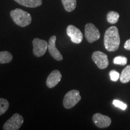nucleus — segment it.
Returning a JSON list of instances; mask_svg holds the SVG:
<instances>
[{
    "label": "nucleus",
    "mask_w": 130,
    "mask_h": 130,
    "mask_svg": "<svg viewBox=\"0 0 130 130\" xmlns=\"http://www.w3.org/2000/svg\"><path fill=\"white\" fill-rule=\"evenodd\" d=\"M120 36L118 28L115 26H112L106 30L104 38L105 48L108 51H115L119 48Z\"/></svg>",
    "instance_id": "f257e3e1"
},
{
    "label": "nucleus",
    "mask_w": 130,
    "mask_h": 130,
    "mask_svg": "<svg viewBox=\"0 0 130 130\" xmlns=\"http://www.w3.org/2000/svg\"><path fill=\"white\" fill-rule=\"evenodd\" d=\"M9 107V103L6 99L0 98V116L5 113Z\"/></svg>",
    "instance_id": "f3484780"
},
{
    "label": "nucleus",
    "mask_w": 130,
    "mask_h": 130,
    "mask_svg": "<svg viewBox=\"0 0 130 130\" xmlns=\"http://www.w3.org/2000/svg\"><path fill=\"white\" fill-rule=\"evenodd\" d=\"M13 56L9 52L4 51L0 52V64L9 63L12 61Z\"/></svg>",
    "instance_id": "2eb2a0df"
},
{
    "label": "nucleus",
    "mask_w": 130,
    "mask_h": 130,
    "mask_svg": "<svg viewBox=\"0 0 130 130\" xmlns=\"http://www.w3.org/2000/svg\"><path fill=\"white\" fill-rule=\"evenodd\" d=\"M24 122V118L19 113L14 114L3 126L4 130H18Z\"/></svg>",
    "instance_id": "20e7f679"
},
{
    "label": "nucleus",
    "mask_w": 130,
    "mask_h": 130,
    "mask_svg": "<svg viewBox=\"0 0 130 130\" xmlns=\"http://www.w3.org/2000/svg\"><path fill=\"white\" fill-rule=\"evenodd\" d=\"M120 81L122 83H127L130 81V64L126 66L120 75Z\"/></svg>",
    "instance_id": "4468645a"
},
{
    "label": "nucleus",
    "mask_w": 130,
    "mask_h": 130,
    "mask_svg": "<svg viewBox=\"0 0 130 130\" xmlns=\"http://www.w3.org/2000/svg\"><path fill=\"white\" fill-rule=\"evenodd\" d=\"M21 6L27 7L35 8L41 6L42 4V0H14Z\"/></svg>",
    "instance_id": "f8f14e48"
},
{
    "label": "nucleus",
    "mask_w": 130,
    "mask_h": 130,
    "mask_svg": "<svg viewBox=\"0 0 130 130\" xmlns=\"http://www.w3.org/2000/svg\"><path fill=\"white\" fill-rule=\"evenodd\" d=\"M84 34L86 39L89 43H93L96 41L101 36L100 31L92 23H88L85 25Z\"/></svg>",
    "instance_id": "39448f33"
},
{
    "label": "nucleus",
    "mask_w": 130,
    "mask_h": 130,
    "mask_svg": "<svg viewBox=\"0 0 130 130\" xmlns=\"http://www.w3.org/2000/svg\"><path fill=\"white\" fill-rule=\"evenodd\" d=\"M110 77L112 81L116 82L119 79L120 74L119 73L116 71H115V70H112V71L110 72Z\"/></svg>",
    "instance_id": "aec40b11"
},
{
    "label": "nucleus",
    "mask_w": 130,
    "mask_h": 130,
    "mask_svg": "<svg viewBox=\"0 0 130 130\" xmlns=\"http://www.w3.org/2000/svg\"><path fill=\"white\" fill-rule=\"evenodd\" d=\"M92 120H93L94 124L97 127L100 128L108 127L111 123V119L110 117L99 113H96L93 115Z\"/></svg>",
    "instance_id": "1a4fd4ad"
},
{
    "label": "nucleus",
    "mask_w": 130,
    "mask_h": 130,
    "mask_svg": "<svg viewBox=\"0 0 130 130\" xmlns=\"http://www.w3.org/2000/svg\"><path fill=\"white\" fill-rule=\"evenodd\" d=\"M65 10L68 12L74 11L77 6V0H61Z\"/></svg>",
    "instance_id": "ddd939ff"
},
{
    "label": "nucleus",
    "mask_w": 130,
    "mask_h": 130,
    "mask_svg": "<svg viewBox=\"0 0 130 130\" xmlns=\"http://www.w3.org/2000/svg\"><path fill=\"white\" fill-rule=\"evenodd\" d=\"M32 45H33L32 52L34 55L37 57H40L44 56L45 54L46 53V50L48 49V43L45 40L35 38L32 40Z\"/></svg>",
    "instance_id": "423d86ee"
},
{
    "label": "nucleus",
    "mask_w": 130,
    "mask_h": 130,
    "mask_svg": "<svg viewBox=\"0 0 130 130\" xmlns=\"http://www.w3.org/2000/svg\"><path fill=\"white\" fill-rule=\"evenodd\" d=\"M57 37L56 36H53L50 38L48 42V51L50 55L57 61H61L63 60V56L60 53V51L57 50L56 46Z\"/></svg>",
    "instance_id": "9d476101"
},
{
    "label": "nucleus",
    "mask_w": 130,
    "mask_h": 130,
    "mask_svg": "<svg viewBox=\"0 0 130 130\" xmlns=\"http://www.w3.org/2000/svg\"><path fill=\"white\" fill-rule=\"evenodd\" d=\"M113 104L115 105V107L121 108V109L123 110H125L126 109V108H127V105H126V104L123 103V102H122L119 100H113Z\"/></svg>",
    "instance_id": "6ab92c4d"
},
{
    "label": "nucleus",
    "mask_w": 130,
    "mask_h": 130,
    "mask_svg": "<svg viewBox=\"0 0 130 130\" xmlns=\"http://www.w3.org/2000/svg\"><path fill=\"white\" fill-rule=\"evenodd\" d=\"M66 33L68 36L71 38V41L74 43L79 44L83 39V35L82 32L75 26L73 25L68 26L66 28Z\"/></svg>",
    "instance_id": "6e6552de"
},
{
    "label": "nucleus",
    "mask_w": 130,
    "mask_h": 130,
    "mask_svg": "<svg viewBox=\"0 0 130 130\" xmlns=\"http://www.w3.org/2000/svg\"><path fill=\"white\" fill-rule=\"evenodd\" d=\"M61 77H62V75L59 71L54 70L52 71L46 79V84L47 87L51 89L54 87L61 81Z\"/></svg>",
    "instance_id": "9b49d317"
},
{
    "label": "nucleus",
    "mask_w": 130,
    "mask_h": 130,
    "mask_svg": "<svg viewBox=\"0 0 130 130\" xmlns=\"http://www.w3.org/2000/svg\"><path fill=\"white\" fill-rule=\"evenodd\" d=\"M81 96L77 90H72L66 94L63 99V106L66 109H70L80 101Z\"/></svg>",
    "instance_id": "7ed1b4c3"
},
{
    "label": "nucleus",
    "mask_w": 130,
    "mask_h": 130,
    "mask_svg": "<svg viewBox=\"0 0 130 130\" xmlns=\"http://www.w3.org/2000/svg\"><path fill=\"white\" fill-rule=\"evenodd\" d=\"M127 61V58L124 56H118L116 57L113 59L114 64L121 65V66H123V65L126 64Z\"/></svg>",
    "instance_id": "a211bd4d"
},
{
    "label": "nucleus",
    "mask_w": 130,
    "mask_h": 130,
    "mask_svg": "<svg viewBox=\"0 0 130 130\" xmlns=\"http://www.w3.org/2000/svg\"><path fill=\"white\" fill-rule=\"evenodd\" d=\"M10 16L16 25L25 27L31 22V16L29 13L20 9H16L10 12Z\"/></svg>",
    "instance_id": "f03ea898"
},
{
    "label": "nucleus",
    "mask_w": 130,
    "mask_h": 130,
    "mask_svg": "<svg viewBox=\"0 0 130 130\" xmlns=\"http://www.w3.org/2000/svg\"><path fill=\"white\" fill-rule=\"evenodd\" d=\"M92 60L95 63L98 68L100 69H104L109 64L108 57L105 53L101 51H95L92 54Z\"/></svg>",
    "instance_id": "0eeeda50"
},
{
    "label": "nucleus",
    "mask_w": 130,
    "mask_h": 130,
    "mask_svg": "<svg viewBox=\"0 0 130 130\" xmlns=\"http://www.w3.org/2000/svg\"><path fill=\"white\" fill-rule=\"evenodd\" d=\"M119 18V14L118 12H114V11H110L107 14V21L110 24H115L118 22Z\"/></svg>",
    "instance_id": "dca6fc26"
},
{
    "label": "nucleus",
    "mask_w": 130,
    "mask_h": 130,
    "mask_svg": "<svg viewBox=\"0 0 130 130\" xmlns=\"http://www.w3.org/2000/svg\"><path fill=\"white\" fill-rule=\"evenodd\" d=\"M124 48L126 50L130 51V39H128L126 41L124 44Z\"/></svg>",
    "instance_id": "412c9836"
}]
</instances>
